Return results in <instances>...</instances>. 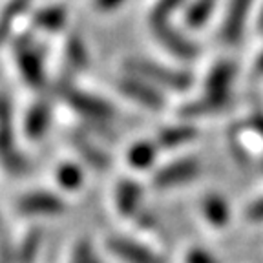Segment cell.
<instances>
[{
    "label": "cell",
    "instance_id": "1",
    "mask_svg": "<svg viewBox=\"0 0 263 263\" xmlns=\"http://www.w3.org/2000/svg\"><path fill=\"white\" fill-rule=\"evenodd\" d=\"M128 73L137 75L141 79H146L150 82H156L161 86L168 88V90H177L183 91L192 84V77L183 71H176L170 70L166 66L156 64V62L150 61H143V59H130L124 64Z\"/></svg>",
    "mask_w": 263,
    "mask_h": 263
},
{
    "label": "cell",
    "instance_id": "2",
    "mask_svg": "<svg viewBox=\"0 0 263 263\" xmlns=\"http://www.w3.org/2000/svg\"><path fill=\"white\" fill-rule=\"evenodd\" d=\"M13 111L6 97H0V159L11 172L18 174L26 168L22 156L13 146Z\"/></svg>",
    "mask_w": 263,
    "mask_h": 263
},
{
    "label": "cell",
    "instance_id": "3",
    "mask_svg": "<svg viewBox=\"0 0 263 263\" xmlns=\"http://www.w3.org/2000/svg\"><path fill=\"white\" fill-rule=\"evenodd\" d=\"M108 251L126 263H163V259L146 245L128 238H110Z\"/></svg>",
    "mask_w": 263,
    "mask_h": 263
},
{
    "label": "cell",
    "instance_id": "4",
    "mask_svg": "<svg viewBox=\"0 0 263 263\" xmlns=\"http://www.w3.org/2000/svg\"><path fill=\"white\" fill-rule=\"evenodd\" d=\"M199 174V163L197 159H179L176 163L166 164L164 168L157 172L154 177V185L157 189H172V186L183 185L196 179Z\"/></svg>",
    "mask_w": 263,
    "mask_h": 263
},
{
    "label": "cell",
    "instance_id": "5",
    "mask_svg": "<svg viewBox=\"0 0 263 263\" xmlns=\"http://www.w3.org/2000/svg\"><path fill=\"white\" fill-rule=\"evenodd\" d=\"M117 88H119V91L124 97L136 101L141 106H146V108H150V110H159V108H163V97H161L159 91L150 86V84H146V82L141 77H137V75L130 73V77L121 79Z\"/></svg>",
    "mask_w": 263,
    "mask_h": 263
},
{
    "label": "cell",
    "instance_id": "6",
    "mask_svg": "<svg viewBox=\"0 0 263 263\" xmlns=\"http://www.w3.org/2000/svg\"><path fill=\"white\" fill-rule=\"evenodd\" d=\"M150 26H152L156 37L159 39V42H163L164 48H168L172 53L179 55V57L192 59L197 53V49L190 44L189 41L181 37L179 33L174 31L168 24V16H150Z\"/></svg>",
    "mask_w": 263,
    "mask_h": 263
},
{
    "label": "cell",
    "instance_id": "7",
    "mask_svg": "<svg viewBox=\"0 0 263 263\" xmlns=\"http://www.w3.org/2000/svg\"><path fill=\"white\" fill-rule=\"evenodd\" d=\"M68 101H70L71 108L79 111L81 115L88 117V119H97V121H106L114 117V108L108 101L97 97V95L86 93V91L70 90L68 93Z\"/></svg>",
    "mask_w": 263,
    "mask_h": 263
},
{
    "label": "cell",
    "instance_id": "8",
    "mask_svg": "<svg viewBox=\"0 0 263 263\" xmlns=\"http://www.w3.org/2000/svg\"><path fill=\"white\" fill-rule=\"evenodd\" d=\"M18 210L31 216H55L64 210V201L57 194L51 192H31L26 194L18 201Z\"/></svg>",
    "mask_w": 263,
    "mask_h": 263
},
{
    "label": "cell",
    "instance_id": "9",
    "mask_svg": "<svg viewBox=\"0 0 263 263\" xmlns=\"http://www.w3.org/2000/svg\"><path fill=\"white\" fill-rule=\"evenodd\" d=\"M15 53L16 62H18V70H21L24 81L35 88L42 86V82H44V68H42V61L35 53V49L26 44H18Z\"/></svg>",
    "mask_w": 263,
    "mask_h": 263
},
{
    "label": "cell",
    "instance_id": "10",
    "mask_svg": "<svg viewBox=\"0 0 263 263\" xmlns=\"http://www.w3.org/2000/svg\"><path fill=\"white\" fill-rule=\"evenodd\" d=\"M252 0H232L227 11L225 24H223V39L227 42H236L245 26L247 13L251 9Z\"/></svg>",
    "mask_w": 263,
    "mask_h": 263
},
{
    "label": "cell",
    "instance_id": "11",
    "mask_svg": "<svg viewBox=\"0 0 263 263\" xmlns=\"http://www.w3.org/2000/svg\"><path fill=\"white\" fill-rule=\"evenodd\" d=\"M141 201V186L134 181H121L115 189V206L123 216H130L137 210Z\"/></svg>",
    "mask_w": 263,
    "mask_h": 263
},
{
    "label": "cell",
    "instance_id": "12",
    "mask_svg": "<svg viewBox=\"0 0 263 263\" xmlns=\"http://www.w3.org/2000/svg\"><path fill=\"white\" fill-rule=\"evenodd\" d=\"M201 210L206 221L212 223L214 227H223L229 223V205L218 194H210L201 201Z\"/></svg>",
    "mask_w": 263,
    "mask_h": 263
},
{
    "label": "cell",
    "instance_id": "13",
    "mask_svg": "<svg viewBox=\"0 0 263 263\" xmlns=\"http://www.w3.org/2000/svg\"><path fill=\"white\" fill-rule=\"evenodd\" d=\"M49 124V108L48 104L39 103L28 111L26 117V134L33 139H39L46 134Z\"/></svg>",
    "mask_w": 263,
    "mask_h": 263
},
{
    "label": "cell",
    "instance_id": "14",
    "mask_svg": "<svg viewBox=\"0 0 263 263\" xmlns=\"http://www.w3.org/2000/svg\"><path fill=\"white\" fill-rule=\"evenodd\" d=\"M73 143H75V148L79 150V154H81L90 164H93L95 168H106L108 164H110L108 163L106 154H104L103 150H99L95 144H91L86 137H82L77 134V136H73Z\"/></svg>",
    "mask_w": 263,
    "mask_h": 263
},
{
    "label": "cell",
    "instance_id": "15",
    "mask_svg": "<svg viewBox=\"0 0 263 263\" xmlns=\"http://www.w3.org/2000/svg\"><path fill=\"white\" fill-rule=\"evenodd\" d=\"M196 137V128L192 126H174V128H166L159 134V139L157 143L163 148H176L181 144L189 143Z\"/></svg>",
    "mask_w": 263,
    "mask_h": 263
},
{
    "label": "cell",
    "instance_id": "16",
    "mask_svg": "<svg viewBox=\"0 0 263 263\" xmlns=\"http://www.w3.org/2000/svg\"><path fill=\"white\" fill-rule=\"evenodd\" d=\"M156 159V146L150 143H137L128 150V163L136 168H148Z\"/></svg>",
    "mask_w": 263,
    "mask_h": 263
},
{
    "label": "cell",
    "instance_id": "17",
    "mask_svg": "<svg viewBox=\"0 0 263 263\" xmlns=\"http://www.w3.org/2000/svg\"><path fill=\"white\" fill-rule=\"evenodd\" d=\"M212 8H214V0H196V2L190 6L189 13H186V22H189L192 28H199V26L209 21Z\"/></svg>",
    "mask_w": 263,
    "mask_h": 263
},
{
    "label": "cell",
    "instance_id": "18",
    "mask_svg": "<svg viewBox=\"0 0 263 263\" xmlns=\"http://www.w3.org/2000/svg\"><path fill=\"white\" fill-rule=\"evenodd\" d=\"M57 181L59 185L64 186L68 190H75L82 183V174L75 164H62L57 170Z\"/></svg>",
    "mask_w": 263,
    "mask_h": 263
},
{
    "label": "cell",
    "instance_id": "19",
    "mask_svg": "<svg viewBox=\"0 0 263 263\" xmlns=\"http://www.w3.org/2000/svg\"><path fill=\"white\" fill-rule=\"evenodd\" d=\"M35 22H37L41 28L44 29H57L64 22V9L62 8H48L44 11H41L35 16Z\"/></svg>",
    "mask_w": 263,
    "mask_h": 263
},
{
    "label": "cell",
    "instance_id": "20",
    "mask_svg": "<svg viewBox=\"0 0 263 263\" xmlns=\"http://www.w3.org/2000/svg\"><path fill=\"white\" fill-rule=\"evenodd\" d=\"M39 241H41V234H39V230H33L31 234L26 238L24 245H22V249H21V261L22 263L31 261L33 256L37 254Z\"/></svg>",
    "mask_w": 263,
    "mask_h": 263
},
{
    "label": "cell",
    "instance_id": "21",
    "mask_svg": "<svg viewBox=\"0 0 263 263\" xmlns=\"http://www.w3.org/2000/svg\"><path fill=\"white\" fill-rule=\"evenodd\" d=\"M68 53H70V61L73 64H84L86 62V49L79 39H71L70 46H68Z\"/></svg>",
    "mask_w": 263,
    "mask_h": 263
},
{
    "label": "cell",
    "instance_id": "22",
    "mask_svg": "<svg viewBox=\"0 0 263 263\" xmlns=\"http://www.w3.org/2000/svg\"><path fill=\"white\" fill-rule=\"evenodd\" d=\"M185 263H218V259L203 249H190L185 258Z\"/></svg>",
    "mask_w": 263,
    "mask_h": 263
},
{
    "label": "cell",
    "instance_id": "23",
    "mask_svg": "<svg viewBox=\"0 0 263 263\" xmlns=\"http://www.w3.org/2000/svg\"><path fill=\"white\" fill-rule=\"evenodd\" d=\"M245 218L247 221H254V223H263V197L261 199H256L254 203L245 209Z\"/></svg>",
    "mask_w": 263,
    "mask_h": 263
},
{
    "label": "cell",
    "instance_id": "24",
    "mask_svg": "<svg viewBox=\"0 0 263 263\" xmlns=\"http://www.w3.org/2000/svg\"><path fill=\"white\" fill-rule=\"evenodd\" d=\"M75 263H97V259H95L90 245H81V247H79Z\"/></svg>",
    "mask_w": 263,
    "mask_h": 263
},
{
    "label": "cell",
    "instance_id": "25",
    "mask_svg": "<svg viewBox=\"0 0 263 263\" xmlns=\"http://www.w3.org/2000/svg\"><path fill=\"white\" fill-rule=\"evenodd\" d=\"M123 0H95V6H97L101 11H110V9L117 8Z\"/></svg>",
    "mask_w": 263,
    "mask_h": 263
},
{
    "label": "cell",
    "instance_id": "26",
    "mask_svg": "<svg viewBox=\"0 0 263 263\" xmlns=\"http://www.w3.org/2000/svg\"><path fill=\"white\" fill-rule=\"evenodd\" d=\"M249 124H251L252 130H256L263 137V114H254L251 117V121H249Z\"/></svg>",
    "mask_w": 263,
    "mask_h": 263
},
{
    "label": "cell",
    "instance_id": "27",
    "mask_svg": "<svg viewBox=\"0 0 263 263\" xmlns=\"http://www.w3.org/2000/svg\"><path fill=\"white\" fill-rule=\"evenodd\" d=\"M6 33H8V21H2L0 22V41L6 37Z\"/></svg>",
    "mask_w": 263,
    "mask_h": 263
}]
</instances>
